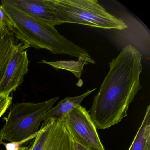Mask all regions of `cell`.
<instances>
[{
  "instance_id": "obj_1",
  "label": "cell",
  "mask_w": 150,
  "mask_h": 150,
  "mask_svg": "<svg viewBox=\"0 0 150 150\" xmlns=\"http://www.w3.org/2000/svg\"><path fill=\"white\" fill-rule=\"evenodd\" d=\"M141 55L131 45L125 46L109 63L110 70L95 96L89 114L97 129L121 122L141 89Z\"/></svg>"
},
{
  "instance_id": "obj_2",
  "label": "cell",
  "mask_w": 150,
  "mask_h": 150,
  "mask_svg": "<svg viewBox=\"0 0 150 150\" xmlns=\"http://www.w3.org/2000/svg\"><path fill=\"white\" fill-rule=\"evenodd\" d=\"M1 5L13 23L11 32L23 43L35 49L47 50L56 55H69L95 64L85 49L62 35L55 26L30 16L6 3L5 0L1 1Z\"/></svg>"
},
{
  "instance_id": "obj_3",
  "label": "cell",
  "mask_w": 150,
  "mask_h": 150,
  "mask_svg": "<svg viewBox=\"0 0 150 150\" xmlns=\"http://www.w3.org/2000/svg\"><path fill=\"white\" fill-rule=\"evenodd\" d=\"M59 99L58 96L42 102L14 104L0 130V144L4 141L21 143L36 136L45 114Z\"/></svg>"
},
{
  "instance_id": "obj_4",
  "label": "cell",
  "mask_w": 150,
  "mask_h": 150,
  "mask_svg": "<svg viewBox=\"0 0 150 150\" xmlns=\"http://www.w3.org/2000/svg\"><path fill=\"white\" fill-rule=\"evenodd\" d=\"M60 22L103 29L123 30L127 25L108 13L96 0H51Z\"/></svg>"
},
{
  "instance_id": "obj_5",
  "label": "cell",
  "mask_w": 150,
  "mask_h": 150,
  "mask_svg": "<svg viewBox=\"0 0 150 150\" xmlns=\"http://www.w3.org/2000/svg\"><path fill=\"white\" fill-rule=\"evenodd\" d=\"M63 121L74 143L86 147L104 150L97 129L86 108L78 105L65 117Z\"/></svg>"
},
{
  "instance_id": "obj_6",
  "label": "cell",
  "mask_w": 150,
  "mask_h": 150,
  "mask_svg": "<svg viewBox=\"0 0 150 150\" xmlns=\"http://www.w3.org/2000/svg\"><path fill=\"white\" fill-rule=\"evenodd\" d=\"M30 150H75V148L63 120L52 119L40 128Z\"/></svg>"
},
{
  "instance_id": "obj_7",
  "label": "cell",
  "mask_w": 150,
  "mask_h": 150,
  "mask_svg": "<svg viewBox=\"0 0 150 150\" xmlns=\"http://www.w3.org/2000/svg\"><path fill=\"white\" fill-rule=\"evenodd\" d=\"M29 47L27 44H18L0 83V94L10 95L23 82L24 76L28 71L29 61L26 50Z\"/></svg>"
},
{
  "instance_id": "obj_8",
  "label": "cell",
  "mask_w": 150,
  "mask_h": 150,
  "mask_svg": "<svg viewBox=\"0 0 150 150\" xmlns=\"http://www.w3.org/2000/svg\"><path fill=\"white\" fill-rule=\"evenodd\" d=\"M96 89V88H95L92 90H88L81 95L74 97H66L59 101L57 105L52 107L45 114L41 127L46 125L51 119L63 120L69 112L78 105H80V103L85 98Z\"/></svg>"
},
{
  "instance_id": "obj_9",
  "label": "cell",
  "mask_w": 150,
  "mask_h": 150,
  "mask_svg": "<svg viewBox=\"0 0 150 150\" xmlns=\"http://www.w3.org/2000/svg\"><path fill=\"white\" fill-rule=\"evenodd\" d=\"M18 45L12 32L0 29V83Z\"/></svg>"
},
{
  "instance_id": "obj_10",
  "label": "cell",
  "mask_w": 150,
  "mask_h": 150,
  "mask_svg": "<svg viewBox=\"0 0 150 150\" xmlns=\"http://www.w3.org/2000/svg\"><path fill=\"white\" fill-rule=\"evenodd\" d=\"M129 150H150V106Z\"/></svg>"
},
{
  "instance_id": "obj_11",
  "label": "cell",
  "mask_w": 150,
  "mask_h": 150,
  "mask_svg": "<svg viewBox=\"0 0 150 150\" xmlns=\"http://www.w3.org/2000/svg\"><path fill=\"white\" fill-rule=\"evenodd\" d=\"M39 63L49 65L57 70L62 69L71 72L74 74L75 77L79 79H80L81 77L84 66L88 64L86 60L83 59H79L77 61L59 60L50 62L42 60Z\"/></svg>"
},
{
  "instance_id": "obj_12",
  "label": "cell",
  "mask_w": 150,
  "mask_h": 150,
  "mask_svg": "<svg viewBox=\"0 0 150 150\" xmlns=\"http://www.w3.org/2000/svg\"><path fill=\"white\" fill-rule=\"evenodd\" d=\"M13 23L2 5H0V29L11 31Z\"/></svg>"
},
{
  "instance_id": "obj_13",
  "label": "cell",
  "mask_w": 150,
  "mask_h": 150,
  "mask_svg": "<svg viewBox=\"0 0 150 150\" xmlns=\"http://www.w3.org/2000/svg\"><path fill=\"white\" fill-rule=\"evenodd\" d=\"M12 100L10 95L0 94V118L12 104Z\"/></svg>"
},
{
  "instance_id": "obj_14",
  "label": "cell",
  "mask_w": 150,
  "mask_h": 150,
  "mask_svg": "<svg viewBox=\"0 0 150 150\" xmlns=\"http://www.w3.org/2000/svg\"><path fill=\"white\" fill-rule=\"evenodd\" d=\"M6 146L7 150H17L19 148V144L18 143H2Z\"/></svg>"
},
{
  "instance_id": "obj_15",
  "label": "cell",
  "mask_w": 150,
  "mask_h": 150,
  "mask_svg": "<svg viewBox=\"0 0 150 150\" xmlns=\"http://www.w3.org/2000/svg\"><path fill=\"white\" fill-rule=\"evenodd\" d=\"M74 145H75V150H105V149L102 150V149L94 148V147H86V146H83L81 145L76 143H74Z\"/></svg>"
},
{
  "instance_id": "obj_16",
  "label": "cell",
  "mask_w": 150,
  "mask_h": 150,
  "mask_svg": "<svg viewBox=\"0 0 150 150\" xmlns=\"http://www.w3.org/2000/svg\"><path fill=\"white\" fill-rule=\"evenodd\" d=\"M17 150H30L29 146L27 147H19Z\"/></svg>"
}]
</instances>
